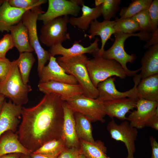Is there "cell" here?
I'll return each instance as SVG.
<instances>
[{"mask_svg":"<svg viewBox=\"0 0 158 158\" xmlns=\"http://www.w3.org/2000/svg\"><path fill=\"white\" fill-rule=\"evenodd\" d=\"M63 101L55 94H45L36 105L22 107V120L16 132L19 141L31 153L46 142L61 138Z\"/></svg>","mask_w":158,"mask_h":158,"instance_id":"1","label":"cell"},{"mask_svg":"<svg viewBox=\"0 0 158 158\" xmlns=\"http://www.w3.org/2000/svg\"><path fill=\"white\" fill-rule=\"evenodd\" d=\"M89 60L85 54L71 57L61 56L56 58L57 62L65 72L77 79L83 88V94L87 97L96 99L98 96V90L93 85L87 68Z\"/></svg>","mask_w":158,"mask_h":158,"instance_id":"2","label":"cell"},{"mask_svg":"<svg viewBox=\"0 0 158 158\" xmlns=\"http://www.w3.org/2000/svg\"><path fill=\"white\" fill-rule=\"evenodd\" d=\"M115 37L114 42L111 46L108 49L104 50L102 54L103 58L114 60L121 66L126 73L127 76H134L140 71V68L136 70L131 71L127 67L128 63H132L136 59V54H128L125 51L124 44L128 38L135 36L139 37V39L148 41L152 36V33H148L141 31L136 33L125 34L115 33L114 34Z\"/></svg>","mask_w":158,"mask_h":158,"instance_id":"3","label":"cell"},{"mask_svg":"<svg viewBox=\"0 0 158 158\" xmlns=\"http://www.w3.org/2000/svg\"><path fill=\"white\" fill-rule=\"evenodd\" d=\"M31 87L23 83L17 65V60L12 61L11 67L5 79L1 82L0 93L8 98L13 103L22 106L28 102Z\"/></svg>","mask_w":158,"mask_h":158,"instance_id":"4","label":"cell"},{"mask_svg":"<svg viewBox=\"0 0 158 158\" xmlns=\"http://www.w3.org/2000/svg\"><path fill=\"white\" fill-rule=\"evenodd\" d=\"M89 59L87 68L90 80L97 88L98 84L113 76L125 79L126 73L121 66L116 61L106 59L101 56L96 55Z\"/></svg>","mask_w":158,"mask_h":158,"instance_id":"5","label":"cell"},{"mask_svg":"<svg viewBox=\"0 0 158 158\" xmlns=\"http://www.w3.org/2000/svg\"><path fill=\"white\" fill-rule=\"evenodd\" d=\"M44 12L41 7L33 10H28L23 14L21 19L28 30L30 44L37 56L39 75L51 56L49 51L45 50L41 46L37 35V18L38 15Z\"/></svg>","mask_w":158,"mask_h":158,"instance_id":"6","label":"cell"},{"mask_svg":"<svg viewBox=\"0 0 158 158\" xmlns=\"http://www.w3.org/2000/svg\"><path fill=\"white\" fill-rule=\"evenodd\" d=\"M64 101L74 112L82 114L91 122H105L104 118L106 115L104 111L103 102L97 98H91L83 94H79Z\"/></svg>","mask_w":158,"mask_h":158,"instance_id":"7","label":"cell"},{"mask_svg":"<svg viewBox=\"0 0 158 158\" xmlns=\"http://www.w3.org/2000/svg\"><path fill=\"white\" fill-rule=\"evenodd\" d=\"M69 18L68 16L60 17L43 24L40 30V41L50 47L70 40L67 26Z\"/></svg>","mask_w":158,"mask_h":158,"instance_id":"8","label":"cell"},{"mask_svg":"<svg viewBox=\"0 0 158 158\" xmlns=\"http://www.w3.org/2000/svg\"><path fill=\"white\" fill-rule=\"evenodd\" d=\"M123 121L118 124L112 118L108 123L107 128L112 139L124 144L128 152L126 158H134L135 142L138 136V129L131 126L127 120Z\"/></svg>","mask_w":158,"mask_h":158,"instance_id":"9","label":"cell"},{"mask_svg":"<svg viewBox=\"0 0 158 158\" xmlns=\"http://www.w3.org/2000/svg\"><path fill=\"white\" fill-rule=\"evenodd\" d=\"M46 12L38 15L37 20L42 21L43 24L57 17L70 15L78 16L84 4L82 0H49Z\"/></svg>","mask_w":158,"mask_h":158,"instance_id":"10","label":"cell"},{"mask_svg":"<svg viewBox=\"0 0 158 158\" xmlns=\"http://www.w3.org/2000/svg\"><path fill=\"white\" fill-rule=\"evenodd\" d=\"M116 77H111L99 83L97 86L98 92L97 98L104 102L114 99L129 98L138 100L137 87L141 79L140 74H136L133 78L134 85L130 90L121 92L115 86Z\"/></svg>","mask_w":158,"mask_h":158,"instance_id":"11","label":"cell"},{"mask_svg":"<svg viewBox=\"0 0 158 158\" xmlns=\"http://www.w3.org/2000/svg\"><path fill=\"white\" fill-rule=\"evenodd\" d=\"M136 110L131 112L127 120L133 127L142 129L148 120L158 110V102L138 99L136 104Z\"/></svg>","mask_w":158,"mask_h":158,"instance_id":"12","label":"cell"},{"mask_svg":"<svg viewBox=\"0 0 158 158\" xmlns=\"http://www.w3.org/2000/svg\"><path fill=\"white\" fill-rule=\"evenodd\" d=\"M39 76V83L52 81L71 84H78L74 76L65 72L54 56H51L49 63L44 67Z\"/></svg>","mask_w":158,"mask_h":158,"instance_id":"13","label":"cell"},{"mask_svg":"<svg viewBox=\"0 0 158 158\" xmlns=\"http://www.w3.org/2000/svg\"><path fill=\"white\" fill-rule=\"evenodd\" d=\"M22 106L16 105L11 100L4 102L0 113V137L5 132H15L21 118Z\"/></svg>","mask_w":158,"mask_h":158,"instance_id":"14","label":"cell"},{"mask_svg":"<svg viewBox=\"0 0 158 158\" xmlns=\"http://www.w3.org/2000/svg\"><path fill=\"white\" fill-rule=\"evenodd\" d=\"M39 90L45 94H54L59 96L63 101L76 95L83 94V88L79 84H71L54 81L39 83Z\"/></svg>","mask_w":158,"mask_h":158,"instance_id":"15","label":"cell"},{"mask_svg":"<svg viewBox=\"0 0 158 158\" xmlns=\"http://www.w3.org/2000/svg\"><path fill=\"white\" fill-rule=\"evenodd\" d=\"M63 120L61 138L64 141L65 147L79 148V139L76 130L74 112L69 107L66 102L63 103Z\"/></svg>","mask_w":158,"mask_h":158,"instance_id":"16","label":"cell"},{"mask_svg":"<svg viewBox=\"0 0 158 158\" xmlns=\"http://www.w3.org/2000/svg\"><path fill=\"white\" fill-rule=\"evenodd\" d=\"M80 41H75L72 46L69 48L64 47L62 44H57L50 47L49 51L53 56L61 55L64 57H71L85 54H91L93 56L99 51L98 42L100 40L98 38L96 37L94 41L87 47L79 43Z\"/></svg>","mask_w":158,"mask_h":158,"instance_id":"17","label":"cell"},{"mask_svg":"<svg viewBox=\"0 0 158 158\" xmlns=\"http://www.w3.org/2000/svg\"><path fill=\"white\" fill-rule=\"evenodd\" d=\"M137 101L124 98L104 102V112L112 119L115 117L122 121L127 120L126 114L136 107Z\"/></svg>","mask_w":158,"mask_h":158,"instance_id":"18","label":"cell"},{"mask_svg":"<svg viewBox=\"0 0 158 158\" xmlns=\"http://www.w3.org/2000/svg\"><path fill=\"white\" fill-rule=\"evenodd\" d=\"M114 25V20H104L100 22L96 19L91 22L88 31L89 35L85 34V36H88L90 40L95 38L96 36L100 37L102 45L99 51L97 53V54L102 56L107 42L111 39V35L115 33Z\"/></svg>","mask_w":158,"mask_h":158,"instance_id":"19","label":"cell"},{"mask_svg":"<svg viewBox=\"0 0 158 158\" xmlns=\"http://www.w3.org/2000/svg\"><path fill=\"white\" fill-rule=\"evenodd\" d=\"M28 10L12 6L8 0H5L0 7V31L9 32L10 27L19 22L23 14Z\"/></svg>","mask_w":158,"mask_h":158,"instance_id":"20","label":"cell"},{"mask_svg":"<svg viewBox=\"0 0 158 158\" xmlns=\"http://www.w3.org/2000/svg\"><path fill=\"white\" fill-rule=\"evenodd\" d=\"M16 153L30 155L32 153L21 143L16 132L7 131L0 137V157Z\"/></svg>","mask_w":158,"mask_h":158,"instance_id":"21","label":"cell"},{"mask_svg":"<svg viewBox=\"0 0 158 158\" xmlns=\"http://www.w3.org/2000/svg\"><path fill=\"white\" fill-rule=\"evenodd\" d=\"M9 31L14 47L19 54L34 51L30 43L28 30L21 20L11 27Z\"/></svg>","mask_w":158,"mask_h":158,"instance_id":"22","label":"cell"},{"mask_svg":"<svg viewBox=\"0 0 158 158\" xmlns=\"http://www.w3.org/2000/svg\"><path fill=\"white\" fill-rule=\"evenodd\" d=\"M141 63L140 74L141 79L158 74V43L148 48L143 56Z\"/></svg>","mask_w":158,"mask_h":158,"instance_id":"23","label":"cell"},{"mask_svg":"<svg viewBox=\"0 0 158 158\" xmlns=\"http://www.w3.org/2000/svg\"><path fill=\"white\" fill-rule=\"evenodd\" d=\"M81 6V16L78 17L73 16L69 18V23L73 26H76L80 30H87L89 28L91 22L102 16L101 5L92 8L84 4Z\"/></svg>","mask_w":158,"mask_h":158,"instance_id":"24","label":"cell"},{"mask_svg":"<svg viewBox=\"0 0 158 158\" xmlns=\"http://www.w3.org/2000/svg\"><path fill=\"white\" fill-rule=\"evenodd\" d=\"M136 89L138 99L158 102V74L141 79Z\"/></svg>","mask_w":158,"mask_h":158,"instance_id":"25","label":"cell"},{"mask_svg":"<svg viewBox=\"0 0 158 158\" xmlns=\"http://www.w3.org/2000/svg\"><path fill=\"white\" fill-rule=\"evenodd\" d=\"M80 153L86 158H110L107 156V148L100 140L90 142L79 140Z\"/></svg>","mask_w":158,"mask_h":158,"instance_id":"26","label":"cell"},{"mask_svg":"<svg viewBox=\"0 0 158 158\" xmlns=\"http://www.w3.org/2000/svg\"><path fill=\"white\" fill-rule=\"evenodd\" d=\"M74 116L77 136L79 140L90 142L95 141L92 134L91 121L87 117L78 112H75Z\"/></svg>","mask_w":158,"mask_h":158,"instance_id":"27","label":"cell"},{"mask_svg":"<svg viewBox=\"0 0 158 158\" xmlns=\"http://www.w3.org/2000/svg\"><path fill=\"white\" fill-rule=\"evenodd\" d=\"M17 65L23 82L27 84L29 82L30 73L35 59L32 52L20 53L17 60Z\"/></svg>","mask_w":158,"mask_h":158,"instance_id":"28","label":"cell"},{"mask_svg":"<svg viewBox=\"0 0 158 158\" xmlns=\"http://www.w3.org/2000/svg\"><path fill=\"white\" fill-rule=\"evenodd\" d=\"M152 0H133L127 7L121 10L120 18H131L140 11L148 8Z\"/></svg>","mask_w":158,"mask_h":158,"instance_id":"29","label":"cell"},{"mask_svg":"<svg viewBox=\"0 0 158 158\" xmlns=\"http://www.w3.org/2000/svg\"><path fill=\"white\" fill-rule=\"evenodd\" d=\"M65 147L64 141L61 138L46 142L33 153L54 156L58 155Z\"/></svg>","mask_w":158,"mask_h":158,"instance_id":"30","label":"cell"},{"mask_svg":"<svg viewBox=\"0 0 158 158\" xmlns=\"http://www.w3.org/2000/svg\"><path fill=\"white\" fill-rule=\"evenodd\" d=\"M120 0H95V6L101 5V14L104 20H110L119 10Z\"/></svg>","mask_w":158,"mask_h":158,"instance_id":"31","label":"cell"},{"mask_svg":"<svg viewBox=\"0 0 158 158\" xmlns=\"http://www.w3.org/2000/svg\"><path fill=\"white\" fill-rule=\"evenodd\" d=\"M115 33L130 34L140 31L138 23L132 17L123 19L117 18L114 20Z\"/></svg>","mask_w":158,"mask_h":158,"instance_id":"32","label":"cell"},{"mask_svg":"<svg viewBox=\"0 0 158 158\" xmlns=\"http://www.w3.org/2000/svg\"><path fill=\"white\" fill-rule=\"evenodd\" d=\"M148 8L140 11L132 18L138 24L140 28V31L152 33L151 24Z\"/></svg>","mask_w":158,"mask_h":158,"instance_id":"33","label":"cell"},{"mask_svg":"<svg viewBox=\"0 0 158 158\" xmlns=\"http://www.w3.org/2000/svg\"><path fill=\"white\" fill-rule=\"evenodd\" d=\"M47 1L46 0H8V3L12 6L31 10L41 8V5Z\"/></svg>","mask_w":158,"mask_h":158,"instance_id":"34","label":"cell"},{"mask_svg":"<svg viewBox=\"0 0 158 158\" xmlns=\"http://www.w3.org/2000/svg\"><path fill=\"white\" fill-rule=\"evenodd\" d=\"M152 29V33L158 30V0H152L148 8Z\"/></svg>","mask_w":158,"mask_h":158,"instance_id":"35","label":"cell"},{"mask_svg":"<svg viewBox=\"0 0 158 158\" xmlns=\"http://www.w3.org/2000/svg\"><path fill=\"white\" fill-rule=\"evenodd\" d=\"M14 47L10 34L4 35L0 39V58H5L6 53Z\"/></svg>","mask_w":158,"mask_h":158,"instance_id":"36","label":"cell"},{"mask_svg":"<svg viewBox=\"0 0 158 158\" xmlns=\"http://www.w3.org/2000/svg\"><path fill=\"white\" fill-rule=\"evenodd\" d=\"M12 61L5 57L0 58V81L2 82L5 79L10 71Z\"/></svg>","mask_w":158,"mask_h":158,"instance_id":"37","label":"cell"},{"mask_svg":"<svg viewBox=\"0 0 158 158\" xmlns=\"http://www.w3.org/2000/svg\"><path fill=\"white\" fill-rule=\"evenodd\" d=\"M80 154L79 148L65 147L59 154L57 158H78Z\"/></svg>","mask_w":158,"mask_h":158,"instance_id":"38","label":"cell"},{"mask_svg":"<svg viewBox=\"0 0 158 158\" xmlns=\"http://www.w3.org/2000/svg\"><path fill=\"white\" fill-rule=\"evenodd\" d=\"M145 126L150 127L156 130H158V110L148 120Z\"/></svg>","mask_w":158,"mask_h":158,"instance_id":"39","label":"cell"},{"mask_svg":"<svg viewBox=\"0 0 158 158\" xmlns=\"http://www.w3.org/2000/svg\"><path fill=\"white\" fill-rule=\"evenodd\" d=\"M152 149V155L151 158H158V143L156 138L152 136L149 138Z\"/></svg>","mask_w":158,"mask_h":158,"instance_id":"40","label":"cell"},{"mask_svg":"<svg viewBox=\"0 0 158 158\" xmlns=\"http://www.w3.org/2000/svg\"><path fill=\"white\" fill-rule=\"evenodd\" d=\"M152 37L144 47L145 49H148L150 46L158 43V30L152 33Z\"/></svg>","mask_w":158,"mask_h":158,"instance_id":"41","label":"cell"},{"mask_svg":"<svg viewBox=\"0 0 158 158\" xmlns=\"http://www.w3.org/2000/svg\"><path fill=\"white\" fill-rule=\"evenodd\" d=\"M30 155L32 158H57L58 156H50L33 153H31Z\"/></svg>","mask_w":158,"mask_h":158,"instance_id":"42","label":"cell"},{"mask_svg":"<svg viewBox=\"0 0 158 158\" xmlns=\"http://www.w3.org/2000/svg\"><path fill=\"white\" fill-rule=\"evenodd\" d=\"M21 155L20 153H13L2 156L0 158H19Z\"/></svg>","mask_w":158,"mask_h":158,"instance_id":"43","label":"cell"},{"mask_svg":"<svg viewBox=\"0 0 158 158\" xmlns=\"http://www.w3.org/2000/svg\"><path fill=\"white\" fill-rule=\"evenodd\" d=\"M6 97L0 93V113L1 111L3 104L5 101Z\"/></svg>","mask_w":158,"mask_h":158,"instance_id":"44","label":"cell"},{"mask_svg":"<svg viewBox=\"0 0 158 158\" xmlns=\"http://www.w3.org/2000/svg\"><path fill=\"white\" fill-rule=\"evenodd\" d=\"M19 158H32L30 155L21 154Z\"/></svg>","mask_w":158,"mask_h":158,"instance_id":"45","label":"cell"},{"mask_svg":"<svg viewBox=\"0 0 158 158\" xmlns=\"http://www.w3.org/2000/svg\"><path fill=\"white\" fill-rule=\"evenodd\" d=\"M78 158H86L83 154H80L78 156Z\"/></svg>","mask_w":158,"mask_h":158,"instance_id":"46","label":"cell"},{"mask_svg":"<svg viewBox=\"0 0 158 158\" xmlns=\"http://www.w3.org/2000/svg\"><path fill=\"white\" fill-rule=\"evenodd\" d=\"M5 0H0V7L4 2Z\"/></svg>","mask_w":158,"mask_h":158,"instance_id":"47","label":"cell"},{"mask_svg":"<svg viewBox=\"0 0 158 158\" xmlns=\"http://www.w3.org/2000/svg\"><path fill=\"white\" fill-rule=\"evenodd\" d=\"M1 83V82L0 81V85Z\"/></svg>","mask_w":158,"mask_h":158,"instance_id":"48","label":"cell"}]
</instances>
